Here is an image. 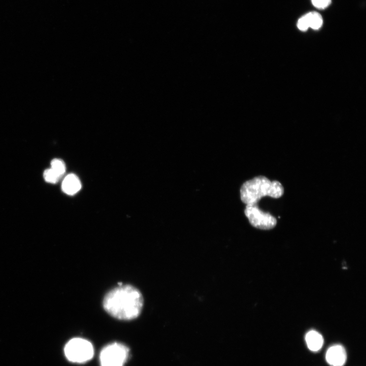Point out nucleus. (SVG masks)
Masks as SVG:
<instances>
[{"instance_id":"f257e3e1","label":"nucleus","mask_w":366,"mask_h":366,"mask_svg":"<svg viewBox=\"0 0 366 366\" xmlns=\"http://www.w3.org/2000/svg\"><path fill=\"white\" fill-rule=\"evenodd\" d=\"M144 305L141 293L133 286L122 285L110 291L103 301L106 312L118 319L130 320L138 317Z\"/></svg>"},{"instance_id":"f03ea898","label":"nucleus","mask_w":366,"mask_h":366,"mask_svg":"<svg viewBox=\"0 0 366 366\" xmlns=\"http://www.w3.org/2000/svg\"><path fill=\"white\" fill-rule=\"evenodd\" d=\"M284 192L279 182L271 181L265 176H259L247 181L240 189V198L246 205L256 204L263 198L279 199Z\"/></svg>"},{"instance_id":"7ed1b4c3","label":"nucleus","mask_w":366,"mask_h":366,"mask_svg":"<svg viewBox=\"0 0 366 366\" xmlns=\"http://www.w3.org/2000/svg\"><path fill=\"white\" fill-rule=\"evenodd\" d=\"M67 359L73 363L82 364L93 358L94 349L92 343L83 338H76L69 341L64 349Z\"/></svg>"},{"instance_id":"20e7f679","label":"nucleus","mask_w":366,"mask_h":366,"mask_svg":"<svg viewBox=\"0 0 366 366\" xmlns=\"http://www.w3.org/2000/svg\"><path fill=\"white\" fill-rule=\"evenodd\" d=\"M129 354L128 347L121 343H112L103 349L100 353L101 366H124Z\"/></svg>"},{"instance_id":"39448f33","label":"nucleus","mask_w":366,"mask_h":366,"mask_svg":"<svg viewBox=\"0 0 366 366\" xmlns=\"http://www.w3.org/2000/svg\"><path fill=\"white\" fill-rule=\"evenodd\" d=\"M244 213L251 225L260 230H270L277 224L275 217L261 210L257 204L246 205Z\"/></svg>"},{"instance_id":"423d86ee","label":"nucleus","mask_w":366,"mask_h":366,"mask_svg":"<svg viewBox=\"0 0 366 366\" xmlns=\"http://www.w3.org/2000/svg\"><path fill=\"white\" fill-rule=\"evenodd\" d=\"M326 359L331 366H343L347 360V353L344 347L336 345L329 348L326 352Z\"/></svg>"},{"instance_id":"0eeeda50","label":"nucleus","mask_w":366,"mask_h":366,"mask_svg":"<svg viewBox=\"0 0 366 366\" xmlns=\"http://www.w3.org/2000/svg\"><path fill=\"white\" fill-rule=\"evenodd\" d=\"M81 188V182L75 174L68 175L62 182V189L68 195H74Z\"/></svg>"},{"instance_id":"6e6552de","label":"nucleus","mask_w":366,"mask_h":366,"mask_svg":"<svg viewBox=\"0 0 366 366\" xmlns=\"http://www.w3.org/2000/svg\"><path fill=\"white\" fill-rule=\"evenodd\" d=\"M305 340L308 349L315 352L322 349L324 343L323 336L314 330L308 331L305 336Z\"/></svg>"},{"instance_id":"1a4fd4ad","label":"nucleus","mask_w":366,"mask_h":366,"mask_svg":"<svg viewBox=\"0 0 366 366\" xmlns=\"http://www.w3.org/2000/svg\"><path fill=\"white\" fill-rule=\"evenodd\" d=\"M307 15L310 23V27L317 30L322 27L323 20L320 15L317 13H311Z\"/></svg>"},{"instance_id":"9d476101","label":"nucleus","mask_w":366,"mask_h":366,"mask_svg":"<svg viewBox=\"0 0 366 366\" xmlns=\"http://www.w3.org/2000/svg\"><path fill=\"white\" fill-rule=\"evenodd\" d=\"M51 168L55 172L62 177L65 173L66 165L62 160L60 159H54L51 162Z\"/></svg>"},{"instance_id":"9b49d317","label":"nucleus","mask_w":366,"mask_h":366,"mask_svg":"<svg viewBox=\"0 0 366 366\" xmlns=\"http://www.w3.org/2000/svg\"><path fill=\"white\" fill-rule=\"evenodd\" d=\"M43 177L46 182L52 183V184H55V183L58 182L62 178L51 168L46 169L44 171Z\"/></svg>"},{"instance_id":"f8f14e48","label":"nucleus","mask_w":366,"mask_h":366,"mask_svg":"<svg viewBox=\"0 0 366 366\" xmlns=\"http://www.w3.org/2000/svg\"><path fill=\"white\" fill-rule=\"evenodd\" d=\"M297 27L303 31H305L310 28V23H309L307 15H306L299 20L298 22H297Z\"/></svg>"},{"instance_id":"ddd939ff","label":"nucleus","mask_w":366,"mask_h":366,"mask_svg":"<svg viewBox=\"0 0 366 366\" xmlns=\"http://www.w3.org/2000/svg\"><path fill=\"white\" fill-rule=\"evenodd\" d=\"M312 2L315 7L324 9L329 5L331 0H312Z\"/></svg>"}]
</instances>
